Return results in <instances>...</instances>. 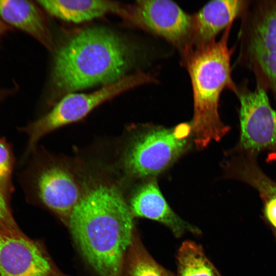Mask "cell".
<instances>
[{"instance_id":"6da1fadb","label":"cell","mask_w":276,"mask_h":276,"mask_svg":"<svg viewBox=\"0 0 276 276\" xmlns=\"http://www.w3.org/2000/svg\"><path fill=\"white\" fill-rule=\"evenodd\" d=\"M121 190L108 182L85 190L68 227L84 259L98 276H123L135 228Z\"/></svg>"},{"instance_id":"7a4b0ae2","label":"cell","mask_w":276,"mask_h":276,"mask_svg":"<svg viewBox=\"0 0 276 276\" xmlns=\"http://www.w3.org/2000/svg\"><path fill=\"white\" fill-rule=\"evenodd\" d=\"M130 50L113 31L103 27L84 29L56 52L52 86L56 95L69 94L124 77L131 63Z\"/></svg>"},{"instance_id":"3957f363","label":"cell","mask_w":276,"mask_h":276,"mask_svg":"<svg viewBox=\"0 0 276 276\" xmlns=\"http://www.w3.org/2000/svg\"><path fill=\"white\" fill-rule=\"evenodd\" d=\"M232 25L219 40L188 47L182 51L192 86L194 113L190 123L198 150L219 141L230 130L221 121L218 107L223 89L227 88L234 93L237 90L231 65L234 49L228 45Z\"/></svg>"},{"instance_id":"277c9868","label":"cell","mask_w":276,"mask_h":276,"mask_svg":"<svg viewBox=\"0 0 276 276\" xmlns=\"http://www.w3.org/2000/svg\"><path fill=\"white\" fill-rule=\"evenodd\" d=\"M192 139L191 123H182L171 128L136 126L123 151V169L131 178H155L189 149Z\"/></svg>"},{"instance_id":"5b68a950","label":"cell","mask_w":276,"mask_h":276,"mask_svg":"<svg viewBox=\"0 0 276 276\" xmlns=\"http://www.w3.org/2000/svg\"><path fill=\"white\" fill-rule=\"evenodd\" d=\"M152 80L142 72L127 75L88 94L66 95L47 113L19 128L28 136L26 154L31 153L38 142L47 134L65 125L76 122L86 117L103 103L138 85Z\"/></svg>"},{"instance_id":"8992f818","label":"cell","mask_w":276,"mask_h":276,"mask_svg":"<svg viewBox=\"0 0 276 276\" xmlns=\"http://www.w3.org/2000/svg\"><path fill=\"white\" fill-rule=\"evenodd\" d=\"M247 83L237 86L236 95L240 102V138L234 149L258 155L268 153L269 159L276 160V112L267 92L256 85L254 89Z\"/></svg>"},{"instance_id":"52a82bcc","label":"cell","mask_w":276,"mask_h":276,"mask_svg":"<svg viewBox=\"0 0 276 276\" xmlns=\"http://www.w3.org/2000/svg\"><path fill=\"white\" fill-rule=\"evenodd\" d=\"M20 181L30 197L49 209L68 227L72 213L83 194L70 170L59 164H34L22 172Z\"/></svg>"},{"instance_id":"ba28073f","label":"cell","mask_w":276,"mask_h":276,"mask_svg":"<svg viewBox=\"0 0 276 276\" xmlns=\"http://www.w3.org/2000/svg\"><path fill=\"white\" fill-rule=\"evenodd\" d=\"M121 17L126 22L158 35L181 51L190 43L192 16L171 1H137L124 4Z\"/></svg>"},{"instance_id":"9c48e42d","label":"cell","mask_w":276,"mask_h":276,"mask_svg":"<svg viewBox=\"0 0 276 276\" xmlns=\"http://www.w3.org/2000/svg\"><path fill=\"white\" fill-rule=\"evenodd\" d=\"M0 276H70L56 265L43 244L18 228H0Z\"/></svg>"},{"instance_id":"30bf717a","label":"cell","mask_w":276,"mask_h":276,"mask_svg":"<svg viewBox=\"0 0 276 276\" xmlns=\"http://www.w3.org/2000/svg\"><path fill=\"white\" fill-rule=\"evenodd\" d=\"M240 17V54L276 52V0H248Z\"/></svg>"},{"instance_id":"8fae6325","label":"cell","mask_w":276,"mask_h":276,"mask_svg":"<svg viewBox=\"0 0 276 276\" xmlns=\"http://www.w3.org/2000/svg\"><path fill=\"white\" fill-rule=\"evenodd\" d=\"M142 180L127 202L134 218H145L159 222L167 227L176 238L187 233L201 234L197 227L183 220L171 208L155 178Z\"/></svg>"},{"instance_id":"7c38bea8","label":"cell","mask_w":276,"mask_h":276,"mask_svg":"<svg viewBox=\"0 0 276 276\" xmlns=\"http://www.w3.org/2000/svg\"><path fill=\"white\" fill-rule=\"evenodd\" d=\"M248 0H216L209 2L192 16L190 46L205 44L240 17Z\"/></svg>"},{"instance_id":"4fadbf2b","label":"cell","mask_w":276,"mask_h":276,"mask_svg":"<svg viewBox=\"0 0 276 276\" xmlns=\"http://www.w3.org/2000/svg\"><path fill=\"white\" fill-rule=\"evenodd\" d=\"M0 19L31 36L52 51L53 37L47 22L38 7L25 0H0Z\"/></svg>"},{"instance_id":"5bb4252c","label":"cell","mask_w":276,"mask_h":276,"mask_svg":"<svg viewBox=\"0 0 276 276\" xmlns=\"http://www.w3.org/2000/svg\"><path fill=\"white\" fill-rule=\"evenodd\" d=\"M49 14L65 21L75 23L88 21L108 13L121 16L124 4L102 0L37 1Z\"/></svg>"},{"instance_id":"9a60e30c","label":"cell","mask_w":276,"mask_h":276,"mask_svg":"<svg viewBox=\"0 0 276 276\" xmlns=\"http://www.w3.org/2000/svg\"><path fill=\"white\" fill-rule=\"evenodd\" d=\"M123 276H175L157 263L148 252L135 229L127 252Z\"/></svg>"},{"instance_id":"2e32d148","label":"cell","mask_w":276,"mask_h":276,"mask_svg":"<svg viewBox=\"0 0 276 276\" xmlns=\"http://www.w3.org/2000/svg\"><path fill=\"white\" fill-rule=\"evenodd\" d=\"M177 276H222L205 255L201 246L187 240L177 254Z\"/></svg>"},{"instance_id":"e0dca14e","label":"cell","mask_w":276,"mask_h":276,"mask_svg":"<svg viewBox=\"0 0 276 276\" xmlns=\"http://www.w3.org/2000/svg\"><path fill=\"white\" fill-rule=\"evenodd\" d=\"M238 62L253 73L256 85L276 96V52L241 54Z\"/></svg>"},{"instance_id":"ac0fdd59","label":"cell","mask_w":276,"mask_h":276,"mask_svg":"<svg viewBox=\"0 0 276 276\" xmlns=\"http://www.w3.org/2000/svg\"><path fill=\"white\" fill-rule=\"evenodd\" d=\"M15 164V156L11 144L6 139L0 137V188L9 200L14 191L12 173Z\"/></svg>"},{"instance_id":"d6986e66","label":"cell","mask_w":276,"mask_h":276,"mask_svg":"<svg viewBox=\"0 0 276 276\" xmlns=\"http://www.w3.org/2000/svg\"><path fill=\"white\" fill-rule=\"evenodd\" d=\"M17 227H18L12 215L10 200L5 196L0 188V228Z\"/></svg>"},{"instance_id":"ffe728a7","label":"cell","mask_w":276,"mask_h":276,"mask_svg":"<svg viewBox=\"0 0 276 276\" xmlns=\"http://www.w3.org/2000/svg\"><path fill=\"white\" fill-rule=\"evenodd\" d=\"M6 24L0 19V37L6 32L7 28Z\"/></svg>"},{"instance_id":"44dd1931","label":"cell","mask_w":276,"mask_h":276,"mask_svg":"<svg viewBox=\"0 0 276 276\" xmlns=\"http://www.w3.org/2000/svg\"><path fill=\"white\" fill-rule=\"evenodd\" d=\"M5 94H3L2 90H0V102L2 101V100L3 98V97L5 96Z\"/></svg>"}]
</instances>
